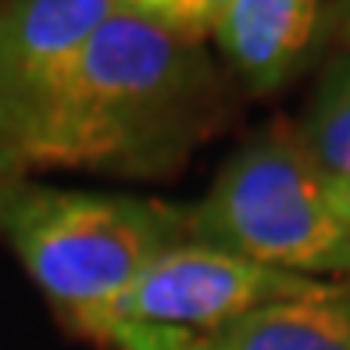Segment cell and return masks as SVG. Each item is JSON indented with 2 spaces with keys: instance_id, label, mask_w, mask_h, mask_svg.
Masks as SVG:
<instances>
[{
  "instance_id": "7c38bea8",
  "label": "cell",
  "mask_w": 350,
  "mask_h": 350,
  "mask_svg": "<svg viewBox=\"0 0 350 350\" xmlns=\"http://www.w3.org/2000/svg\"><path fill=\"white\" fill-rule=\"evenodd\" d=\"M4 8H8V0H0V14H4Z\"/></svg>"
},
{
  "instance_id": "277c9868",
  "label": "cell",
  "mask_w": 350,
  "mask_h": 350,
  "mask_svg": "<svg viewBox=\"0 0 350 350\" xmlns=\"http://www.w3.org/2000/svg\"><path fill=\"white\" fill-rule=\"evenodd\" d=\"M115 0H8L0 14V179L29 175L40 136Z\"/></svg>"
},
{
  "instance_id": "8992f818",
  "label": "cell",
  "mask_w": 350,
  "mask_h": 350,
  "mask_svg": "<svg viewBox=\"0 0 350 350\" xmlns=\"http://www.w3.org/2000/svg\"><path fill=\"white\" fill-rule=\"evenodd\" d=\"M325 0H232L218 46L254 93L290 83L318 40Z\"/></svg>"
},
{
  "instance_id": "6da1fadb",
  "label": "cell",
  "mask_w": 350,
  "mask_h": 350,
  "mask_svg": "<svg viewBox=\"0 0 350 350\" xmlns=\"http://www.w3.org/2000/svg\"><path fill=\"white\" fill-rule=\"evenodd\" d=\"M221 75L204 46L118 11L90 40L29 175L75 168L161 179L221 122Z\"/></svg>"
},
{
  "instance_id": "52a82bcc",
  "label": "cell",
  "mask_w": 350,
  "mask_h": 350,
  "mask_svg": "<svg viewBox=\"0 0 350 350\" xmlns=\"http://www.w3.org/2000/svg\"><path fill=\"white\" fill-rule=\"evenodd\" d=\"M200 350H350V286L275 300L200 336Z\"/></svg>"
},
{
  "instance_id": "5b68a950",
  "label": "cell",
  "mask_w": 350,
  "mask_h": 350,
  "mask_svg": "<svg viewBox=\"0 0 350 350\" xmlns=\"http://www.w3.org/2000/svg\"><path fill=\"white\" fill-rule=\"evenodd\" d=\"M322 286L325 282L318 279L286 275L229 250L183 240L143 268V275L97 322L90 340L104 343L115 325H165L208 336L258 308L314 293Z\"/></svg>"
},
{
  "instance_id": "30bf717a",
  "label": "cell",
  "mask_w": 350,
  "mask_h": 350,
  "mask_svg": "<svg viewBox=\"0 0 350 350\" xmlns=\"http://www.w3.org/2000/svg\"><path fill=\"white\" fill-rule=\"evenodd\" d=\"M332 193H336L340 215L347 218V226H350V179H332Z\"/></svg>"
},
{
  "instance_id": "8fae6325",
  "label": "cell",
  "mask_w": 350,
  "mask_h": 350,
  "mask_svg": "<svg viewBox=\"0 0 350 350\" xmlns=\"http://www.w3.org/2000/svg\"><path fill=\"white\" fill-rule=\"evenodd\" d=\"M336 11H340V29H343V40H350V0H336Z\"/></svg>"
},
{
  "instance_id": "9c48e42d",
  "label": "cell",
  "mask_w": 350,
  "mask_h": 350,
  "mask_svg": "<svg viewBox=\"0 0 350 350\" xmlns=\"http://www.w3.org/2000/svg\"><path fill=\"white\" fill-rule=\"evenodd\" d=\"M115 8L150 25H161L183 40L204 43L221 29L232 0H115Z\"/></svg>"
},
{
  "instance_id": "7a4b0ae2",
  "label": "cell",
  "mask_w": 350,
  "mask_h": 350,
  "mask_svg": "<svg viewBox=\"0 0 350 350\" xmlns=\"http://www.w3.org/2000/svg\"><path fill=\"white\" fill-rule=\"evenodd\" d=\"M4 240L51 304L83 336H93L111 304L143 275L157 254L189 240L186 211L125 193H93L0 179Z\"/></svg>"
},
{
  "instance_id": "3957f363",
  "label": "cell",
  "mask_w": 350,
  "mask_h": 350,
  "mask_svg": "<svg viewBox=\"0 0 350 350\" xmlns=\"http://www.w3.org/2000/svg\"><path fill=\"white\" fill-rule=\"evenodd\" d=\"M189 240L300 279H350V226L293 125L243 143L186 211Z\"/></svg>"
},
{
  "instance_id": "ba28073f",
  "label": "cell",
  "mask_w": 350,
  "mask_h": 350,
  "mask_svg": "<svg viewBox=\"0 0 350 350\" xmlns=\"http://www.w3.org/2000/svg\"><path fill=\"white\" fill-rule=\"evenodd\" d=\"M297 133L329 179H350V51L325 65Z\"/></svg>"
}]
</instances>
